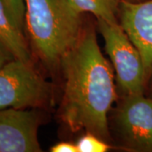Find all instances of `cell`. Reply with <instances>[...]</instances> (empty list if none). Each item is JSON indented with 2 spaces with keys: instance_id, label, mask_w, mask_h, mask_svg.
Returning <instances> with one entry per match:
<instances>
[{
  "instance_id": "5b68a950",
  "label": "cell",
  "mask_w": 152,
  "mask_h": 152,
  "mask_svg": "<svg viewBox=\"0 0 152 152\" xmlns=\"http://www.w3.org/2000/svg\"><path fill=\"white\" fill-rule=\"evenodd\" d=\"M98 29L105 42V49L116 71L122 95L145 94L144 67L140 53L119 22L97 20Z\"/></svg>"
},
{
  "instance_id": "4fadbf2b",
  "label": "cell",
  "mask_w": 152,
  "mask_h": 152,
  "mask_svg": "<svg viewBox=\"0 0 152 152\" xmlns=\"http://www.w3.org/2000/svg\"><path fill=\"white\" fill-rule=\"evenodd\" d=\"M15 58V56L11 53L10 50L4 44L0 42V67L4 65L8 62Z\"/></svg>"
},
{
  "instance_id": "8992f818",
  "label": "cell",
  "mask_w": 152,
  "mask_h": 152,
  "mask_svg": "<svg viewBox=\"0 0 152 152\" xmlns=\"http://www.w3.org/2000/svg\"><path fill=\"white\" fill-rule=\"evenodd\" d=\"M118 21L141 57L145 75V95L152 98V0H122Z\"/></svg>"
},
{
  "instance_id": "8fae6325",
  "label": "cell",
  "mask_w": 152,
  "mask_h": 152,
  "mask_svg": "<svg viewBox=\"0 0 152 152\" xmlns=\"http://www.w3.org/2000/svg\"><path fill=\"white\" fill-rule=\"evenodd\" d=\"M10 16L15 22L18 27L26 34L25 31V0H3Z\"/></svg>"
},
{
  "instance_id": "5bb4252c",
  "label": "cell",
  "mask_w": 152,
  "mask_h": 152,
  "mask_svg": "<svg viewBox=\"0 0 152 152\" xmlns=\"http://www.w3.org/2000/svg\"><path fill=\"white\" fill-rule=\"evenodd\" d=\"M126 1H129V2H134V3H138V2H143V1H146V0H126Z\"/></svg>"
},
{
  "instance_id": "7c38bea8",
  "label": "cell",
  "mask_w": 152,
  "mask_h": 152,
  "mask_svg": "<svg viewBox=\"0 0 152 152\" xmlns=\"http://www.w3.org/2000/svg\"><path fill=\"white\" fill-rule=\"evenodd\" d=\"M52 152H78L76 143L69 141H62L51 147Z\"/></svg>"
},
{
  "instance_id": "52a82bcc",
  "label": "cell",
  "mask_w": 152,
  "mask_h": 152,
  "mask_svg": "<svg viewBox=\"0 0 152 152\" xmlns=\"http://www.w3.org/2000/svg\"><path fill=\"white\" fill-rule=\"evenodd\" d=\"M42 109H0V152L42 151L38 129Z\"/></svg>"
},
{
  "instance_id": "30bf717a",
  "label": "cell",
  "mask_w": 152,
  "mask_h": 152,
  "mask_svg": "<svg viewBox=\"0 0 152 152\" xmlns=\"http://www.w3.org/2000/svg\"><path fill=\"white\" fill-rule=\"evenodd\" d=\"M78 152H107L110 150L108 142L91 133L86 132L77 142Z\"/></svg>"
},
{
  "instance_id": "3957f363",
  "label": "cell",
  "mask_w": 152,
  "mask_h": 152,
  "mask_svg": "<svg viewBox=\"0 0 152 152\" xmlns=\"http://www.w3.org/2000/svg\"><path fill=\"white\" fill-rule=\"evenodd\" d=\"M54 87L33 63L15 58L0 67V109H49Z\"/></svg>"
},
{
  "instance_id": "9c48e42d",
  "label": "cell",
  "mask_w": 152,
  "mask_h": 152,
  "mask_svg": "<svg viewBox=\"0 0 152 152\" xmlns=\"http://www.w3.org/2000/svg\"><path fill=\"white\" fill-rule=\"evenodd\" d=\"M122 0H69L71 5L79 14L90 13L96 20L110 23L118 21L119 6Z\"/></svg>"
},
{
  "instance_id": "7a4b0ae2",
  "label": "cell",
  "mask_w": 152,
  "mask_h": 152,
  "mask_svg": "<svg viewBox=\"0 0 152 152\" xmlns=\"http://www.w3.org/2000/svg\"><path fill=\"white\" fill-rule=\"evenodd\" d=\"M25 31L31 50L52 75L81 32V15L69 0H25Z\"/></svg>"
},
{
  "instance_id": "277c9868",
  "label": "cell",
  "mask_w": 152,
  "mask_h": 152,
  "mask_svg": "<svg viewBox=\"0 0 152 152\" xmlns=\"http://www.w3.org/2000/svg\"><path fill=\"white\" fill-rule=\"evenodd\" d=\"M111 137L130 152H152V98L145 94L121 95L109 118Z\"/></svg>"
},
{
  "instance_id": "6da1fadb",
  "label": "cell",
  "mask_w": 152,
  "mask_h": 152,
  "mask_svg": "<svg viewBox=\"0 0 152 152\" xmlns=\"http://www.w3.org/2000/svg\"><path fill=\"white\" fill-rule=\"evenodd\" d=\"M59 72L61 122L73 133L84 130L110 143L109 113L118 96L113 70L101 52L91 25L83 26L75 43L62 58Z\"/></svg>"
},
{
  "instance_id": "ba28073f",
  "label": "cell",
  "mask_w": 152,
  "mask_h": 152,
  "mask_svg": "<svg viewBox=\"0 0 152 152\" xmlns=\"http://www.w3.org/2000/svg\"><path fill=\"white\" fill-rule=\"evenodd\" d=\"M0 42L15 58L33 63L32 52L27 37L12 19L3 0H0Z\"/></svg>"
}]
</instances>
